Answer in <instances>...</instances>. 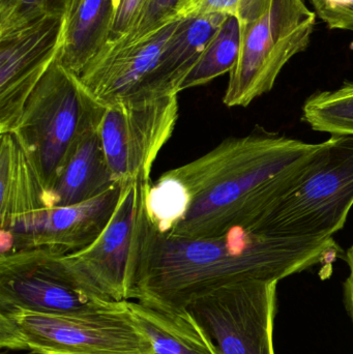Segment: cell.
<instances>
[{
  "mask_svg": "<svg viewBox=\"0 0 353 354\" xmlns=\"http://www.w3.org/2000/svg\"><path fill=\"white\" fill-rule=\"evenodd\" d=\"M335 239H287L233 229L221 236L162 234L145 212L130 299L182 314L205 293L245 280L280 281L344 259Z\"/></svg>",
  "mask_w": 353,
  "mask_h": 354,
  "instance_id": "cell-1",
  "label": "cell"
},
{
  "mask_svg": "<svg viewBox=\"0 0 353 354\" xmlns=\"http://www.w3.org/2000/svg\"><path fill=\"white\" fill-rule=\"evenodd\" d=\"M321 143L256 127L229 137L202 157L170 170L188 196L186 214L170 236H221L248 230L273 202L314 167Z\"/></svg>",
  "mask_w": 353,
  "mask_h": 354,
  "instance_id": "cell-2",
  "label": "cell"
},
{
  "mask_svg": "<svg viewBox=\"0 0 353 354\" xmlns=\"http://www.w3.org/2000/svg\"><path fill=\"white\" fill-rule=\"evenodd\" d=\"M353 207V135L323 141L314 167L247 231L287 239H333Z\"/></svg>",
  "mask_w": 353,
  "mask_h": 354,
  "instance_id": "cell-3",
  "label": "cell"
},
{
  "mask_svg": "<svg viewBox=\"0 0 353 354\" xmlns=\"http://www.w3.org/2000/svg\"><path fill=\"white\" fill-rule=\"evenodd\" d=\"M104 111L105 106L57 57L33 89L12 132L44 191L51 187L80 137L101 122Z\"/></svg>",
  "mask_w": 353,
  "mask_h": 354,
  "instance_id": "cell-4",
  "label": "cell"
},
{
  "mask_svg": "<svg viewBox=\"0 0 353 354\" xmlns=\"http://www.w3.org/2000/svg\"><path fill=\"white\" fill-rule=\"evenodd\" d=\"M0 347L33 354H153L124 301L103 311L0 312Z\"/></svg>",
  "mask_w": 353,
  "mask_h": 354,
  "instance_id": "cell-5",
  "label": "cell"
},
{
  "mask_svg": "<svg viewBox=\"0 0 353 354\" xmlns=\"http://www.w3.org/2000/svg\"><path fill=\"white\" fill-rule=\"evenodd\" d=\"M316 17L305 0H271L263 16L240 23V54L229 73L224 105L248 107L269 93L284 66L310 45Z\"/></svg>",
  "mask_w": 353,
  "mask_h": 354,
  "instance_id": "cell-6",
  "label": "cell"
},
{
  "mask_svg": "<svg viewBox=\"0 0 353 354\" xmlns=\"http://www.w3.org/2000/svg\"><path fill=\"white\" fill-rule=\"evenodd\" d=\"M124 301L97 290L58 252L33 249L0 255V312L81 313L114 309Z\"/></svg>",
  "mask_w": 353,
  "mask_h": 354,
  "instance_id": "cell-7",
  "label": "cell"
},
{
  "mask_svg": "<svg viewBox=\"0 0 353 354\" xmlns=\"http://www.w3.org/2000/svg\"><path fill=\"white\" fill-rule=\"evenodd\" d=\"M278 281L245 280L218 287L188 307L216 354H276Z\"/></svg>",
  "mask_w": 353,
  "mask_h": 354,
  "instance_id": "cell-8",
  "label": "cell"
},
{
  "mask_svg": "<svg viewBox=\"0 0 353 354\" xmlns=\"http://www.w3.org/2000/svg\"><path fill=\"white\" fill-rule=\"evenodd\" d=\"M178 93H144L105 107L99 136L114 180L151 179L178 118Z\"/></svg>",
  "mask_w": 353,
  "mask_h": 354,
  "instance_id": "cell-9",
  "label": "cell"
},
{
  "mask_svg": "<svg viewBox=\"0 0 353 354\" xmlns=\"http://www.w3.org/2000/svg\"><path fill=\"white\" fill-rule=\"evenodd\" d=\"M151 179L122 185L115 210L101 234L64 260L83 279L116 301H130Z\"/></svg>",
  "mask_w": 353,
  "mask_h": 354,
  "instance_id": "cell-10",
  "label": "cell"
},
{
  "mask_svg": "<svg viewBox=\"0 0 353 354\" xmlns=\"http://www.w3.org/2000/svg\"><path fill=\"white\" fill-rule=\"evenodd\" d=\"M122 185L74 205L41 208L0 225V255L44 249L76 253L88 247L109 222Z\"/></svg>",
  "mask_w": 353,
  "mask_h": 354,
  "instance_id": "cell-11",
  "label": "cell"
},
{
  "mask_svg": "<svg viewBox=\"0 0 353 354\" xmlns=\"http://www.w3.org/2000/svg\"><path fill=\"white\" fill-rule=\"evenodd\" d=\"M66 18L47 17L0 33V134L16 128L27 100L64 43Z\"/></svg>",
  "mask_w": 353,
  "mask_h": 354,
  "instance_id": "cell-12",
  "label": "cell"
},
{
  "mask_svg": "<svg viewBox=\"0 0 353 354\" xmlns=\"http://www.w3.org/2000/svg\"><path fill=\"white\" fill-rule=\"evenodd\" d=\"M182 20L166 23L142 37L108 39L77 77L105 107L143 93Z\"/></svg>",
  "mask_w": 353,
  "mask_h": 354,
  "instance_id": "cell-13",
  "label": "cell"
},
{
  "mask_svg": "<svg viewBox=\"0 0 353 354\" xmlns=\"http://www.w3.org/2000/svg\"><path fill=\"white\" fill-rule=\"evenodd\" d=\"M99 124L80 137L51 187L44 191L45 208L83 203L117 185L106 159Z\"/></svg>",
  "mask_w": 353,
  "mask_h": 354,
  "instance_id": "cell-14",
  "label": "cell"
},
{
  "mask_svg": "<svg viewBox=\"0 0 353 354\" xmlns=\"http://www.w3.org/2000/svg\"><path fill=\"white\" fill-rule=\"evenodd\" d=\"M229 16L209 14L182 19L166 45L144 93H178Z\"/></svg>",
  "mask_w": 353,
  "mask_h": 354,
  "instance_id": "cell-15",
  "label": "cell"
},
{
  "mask_svg": "<svg viewBox=\"0 0 353 354\" xmlns=\"http://www.w3.org/2000/svg\"><path fill=\"white\" fill-rule=\"evenodd\" d=\"M114 17L113 0H75L58 56L64 68L76 76L84 70L109 39Z\"/></svg>",
  "mask_w": 353,
  "mask_h": 354,
  "instance_id": "cell-16",
  "label": "cell"
},
{
  "mask_svg": "<svg viewBox=\"0 0 353 354\" xmlns=\"http://www.w3.org/2000/svg\"><path fill=\"white\" fill-rule=\"evenodd\" d=\"M44 187L12 133L0 134V225L45 208Z\"/></svg>",
  "mask_w": 353,
  "mask_h": 354,
  "instance_id": "cell-17",
  "label": "cell"
},
{
  "mask_svg": "<svg viewBox=\"0 0 353 354\" xmlns=\"http://www.w3.org/2000/svg\"><path fill=\"white\" fill-rule=\"evenodd\" d=\"M128 307L153 354H216L211 343L190 312L170 313L128 301Z\"/></svg>",
  "mask_w": 353,
  "mask_h": 354,
  "instance_id": "cell-18",
  "label": "cell"
},
{
  "mask_svg": "<svg viewBox=\"0 0 353 354\" xmlns=\"http://www.w3.org/2000/svg\"><path fill=\"white\" fill-rule=\"evenodd\" d=\"M242 25L238 17L229 16L218 31L198 64L180 85V91L202 86L232 71L238 62Z\"/></svg>",
  "mask_w": 353,
  "mask_h": 354,
  "instance_id": "cell-19",
  "label": "cell"
},
{
  "mask_svg": "<svg viewBox=\"0 0 353 354\" xmlns=\"http://www.w3.org/2000/svg\"><path fill=\"white\" fill-rule=\"evenodd\" d=\"M302 120L316 132L353 135V83L313 93L303 105Z\"/></svg>",
  "mask_w": 353,
  "mask_h": 354,
  "instance_id": "cell-20",
  "label": "cell"
},
{
  "mask_svg": "<svg viewBox=\"0 0 353 354\" xmlns=\"http://www.w3.org/2000/svg\"><path fill=\"white\" fill-rule=\"evenodd\" d=\"M74 2L75 0H0V33L47 17L66 19Z\"/></svg>",
  "mask_w": 353,
  "mask_h": 354,
  "instance_id": "cell-21",
  "label": "cell"
},
{
  "mask_svg": "<svg viewBox=\"0 0 353 354\" xmlns=\"http://www.w3.org/2000/svg\"><path fill=\"white\" fill-rule=\"evenodd\" d=\"M192 0H145L128 32L120 37H142L166 23L178 20L180 12Z\"/></svg>",
  "mask_w": 353,
  "mask_h": 354,
  "instance_id": "cell-22",
  "label": "cell"
},
{
  "mask_svg": "<svg viewBox=\"0 0 353 354\" xmlns=\"http://www.w3.org/2000/svg\"><path fill=\"white\" fill-rule=\"evenodd\" d=\"M315 14L330 29L353 30V0H310Z\"/></svg>",
  "mask_w": 353,
  "mask_h": 354,
  "instance_id": "cell-23",
  "label": "cell"
},
{
  "mask_svg": "<svg viewBox=\"0 0 353 354\" xmlns=\"http://www.w3.org/2000/svg\"><path fill=\"white\" fill-rule=\"evenodd\" d=\"M242 0H192L180 12V18H192L209 14L240 17Z\"/></svg>",
  "mask_w": 353,
  "mask_h": 354,
  "instance_id": "cell-24",
  "label": "cell"
},
{
  "mask_svg": "<svg viewBox=\"0 0 353 354\" xmlns=\"http://www.w3.org/2000/svg\"><path fill=\"white\" fill-rule=\"evenodd\" d=\"M144 1L145 0H122L120 8L116 10L109 39H114L128 32Z\"/></svg>",
  "mask_w": 353,
  "mask_h": 354,
  "instance_id": "cell-25",
  "label": "cell"
},
{
  "mask_svg": "<svg viewBox=\"0 0 353 354\" xmlns=\"http://www.w3.org/2000/svg\"><path fill=\"white\" fill-rule=\"evenodd\" d=\"M271 0H242L240 8V23H248L263 16L269 8Z\"/></svg>",
  "mask_w": 353,
  "mask_h": 354,
  "instance_id": "cell-26",
  "label": "cell"
},
{
  "mask_svg": "<svg viewBox=\"0 0 353 354\" xmlns=\"http://www.w3.org/2000/svg\"><path fill=\"white\" fill-rule=\"evenodd\" d=\"M344 260L350 270V274L344 283V297H345L346 308L350 312L353 322V245L347 251H345Z\"/></svg>",
  "mask_w": 353,
  "mask_h": 354,
  "instance_id": "cell-27",
  "label": "cell"
},
{
  "mask_svg": "<svg viewBox=\"0 0 353 354\" xmlns=\"http://www.w3.org/2000/svg\"><path fill=\"white\" fill-rule=\"evenodd\" d=\"M1 354H6V353H1Z\"/></svg>",
  "mask_w": 353,
  "mask_h": 354,
  "instance_id": "cell-28",
  "label": "cell"
},
{
  "mask_svg": "<svg viewBox=\"0 0 353 354\" xmlns=\"http://www.w3.org/2000/svg\"><path fill=\"white\" fill-rule=\"evenodd\" d=\"M352 32H353V30H352Z\"/></svg>",
  "mask_w": 353,
  "mask_h": 354,
  "instance_id": "cell-29",
  "label": "cell"
}]
</instances>
